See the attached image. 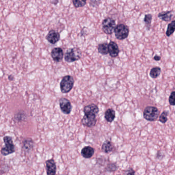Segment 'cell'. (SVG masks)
Returning <instances> with one entry per match:
<instances>
[{"mask_svg":"<svg viewBox=\"0 0 175 175\" xmlns=\"http://www.w3.org/2000/svg\"><path fill=\"white\" fill-rule=\"evenodd\" d=\"M74 78L71 75L64 76L60 84L61 92L63 94H66L71 91L74 87Z\"/></svg>","mask_w":175,"mask_h":175,"instance_id":"cell-1","label":"cell"},{"mask_svg":"<svg viewBox=\"0 0 175 175\" xmlns=\"http://www.w3.org/2000/svg\"><path fill=\"white\" fill-rule=\"evenodd\" d=\"M81 56V51L78 48H72L67 51L65 54L64 59L67 62L72 63L79 60Z\"/></svg>","mask_w":175,"mask_h":175,"instance_id":"cell-2","label":"cell"},{"mask_svg":"<svg viewBox=\"0 0 175 175\" xmlns=\"http://www.w3.org/2000/svg\"><path fill=\"white\" fill-rule=\"evenodd\" d=\"M159 115V109L155 106H147L143 112L144 118L148 121H155Z\"/></svg>","mask_w":175,"mask_h":175,"instance_id":"cell-3","label":"cell"},{"mask_svg":"<svg viewBox=\"0 0 175 175\" xmlns=\"http://www.w3.org/2000/svg\"><path fill=\"white\" fill-rule=\"evenodd\" d=\"M3 141L5 146L1 149V153L2 155L6 156L14 153L15 152V146L13 144L12 138L9 136H5L3 138Z\"/></svg>","mask_w":175,"mask_h":175,"instance_id":"cell-4","label":"cell"},{"mask_svg":"<svg viewBox=\"0 0 175 175\" xmlns=\"http://www.w3.org/2000/svg\"><path fill=\"white\" fill-rule=\"evenodd\" d=\"M129 28L128 26L123 24H120L116 26L114 32L115 36L117 39L123 40L129 36Z\"/></svg>","mask_w":175,"mask_h":175,"instance_id":"cell-5","label":"cell"},{"mask_svg":"<svg viewBox=\"0 0 175 175\" xmlns=\"http://www.w3.org/2000/svg\"><path fill=\"white\" fill-rule=\"evenodd\" d=\"M115 21L111 17H107L104 19L102 24V28L104 33L107 35H111L114 32L116 27Z\"/></svg>","mask_w":175,"mask_h":175,"instance_id":"cell-6","label":"cell"},{"mask_svg":"<svg viewBox=\"0 0 175 175\" xmlns=\"http://www.w3.org/2000/svg\"><path fill=\"white\" fill-rule=\"evenodd\" d=\"M96 116L93 114H84L82 119V124L86 127H94L97 123Z\"/></svg>","mask_w":175,"mask_h":175,"instance_id":"cell-7","label":"cell"},{"mask_svg":"<svg viewBox=\"0 0 175 175\" xmlns=\"http://www.w3.org/2000/svg\"><path fill=\"white\" fill-rule=\"evenodd\" d=\"M60 107L64 114H69L71 113L72 106L67 99L62 98L59 100Z\"/></svg>","mask_w":175,"mask_h":175,"instance_id":"cell-8","label":"cell"},{"mask_svg":"<svg viewBox=\"0 0 175 175\" xmlns=\"http://www.w3.org/2000/svg\"><path fill=\"white\" fill-rule=\"evenodd\" d=\"M51 56L56 62H60L63 58L64 53L62 49L60 47L54 48L51 52Z\"/></svg>","mask_w":175,"mask_h":175,"instance_id":"cell-9","label":"cell"},{"mask_svg":"<svg viewBox=\"0 0 175 175\" xmlns=\"http://www.w3.org/2000/svg\"><path fill=\"white\" fill-rule=\"evenodd\" d=\"M45 38L50 43L55 44L60 40V35L58 32L51 29L48 32Z\"/></svg>","mask_w":175,"mask_h":175,"instance_id":"cell-10","label":"cell"},{"mask_svg":"<svg viewBox=\"0 0 175 175\" xmlns=\"http://www.w3.org/2000/svg\"><path fill=\"white\" fill-rule=\"evenodd\" d=\"M46 170L48 175H54L56 174V167L54 159L48 160L45 162Z\"/></svg>","mask_w":175,"mask_h":175,"instance_id":"cell-11","label":"cell"},{"mask_svg":"<svg viewBox=\"0 0 175 175\" xmlns=\"http://www.w3.org/2000/svg\"><path fill=\"white\" fill-rule=\"evenodd\" d=\"M108 47H109V53L111 57L115 58L119 55V47L116 42L110 41L109 43L108 44Z\"/></svg>","mask_w":175,"mask_h":175,"instance_id":"cell-12","label":"cell"},{"mask_svg":"<svg viewBox=\"0 0 175 175\" xmlns=\"http://www.w3.org/2000/svg\"><path fill=\"white\" fill-rule=\"evenodd\" d=\"M95 149L91 146H85L81 150V153L84 158L89 159L93 156L94 155Z\"/></svg>","mask_w":175,"mask_h":175,"instance_id":"cell-13","label":"cell"},{"mask_svg":"<svg viewBox=\"0 0 175 175\" xmlns=\"http://www.w3.org/2000/svg\"><path fill=\"white\" fill-rule=\"evenodd\" d=\"M98 107L95 104H91L86 106L84 108V114H93L97 115L99 113Z\"/></svg>","mask_w":175,"mask_h":175,"instance_id":"cell-14","label":"cell"},{"mask_svg":"<svg viewBox=\"0 0 175 175\" xmlns=\"http://www.w3.org/2000/svg\"><path fill=\"white\" fill-rule=\"evenodd\" d=\"M173 15L174 13L173 11H167V12H161L159 13L158 16L161 20L165 22H168L171 20Z\"/></svg>","mask_w":175,"mask_h":175,"instance_id":"cell-15","label":"cell"},{"mask_svg":"<svg viewBox=\"0 0 175 175\" xmlns=\"http://www.w3.org/2000/svg\"><path fill=\"white\" fill-rule=\"evenodd\" d=\"M114 149V145L110 141H105L102 146V151L106 153H109L110 152H113Z\"/></svg>","mask_w":175,"mask_h":175,"instance_id":"cell-16","label":"cell"},{"mask_svg":"<svg viewBox=\"0 0 175 175\" xmlns=\"http://www.w3.org/2000/svg\"><path fill=\"white\" fill-rule=\"evenodd\" d=\"M105 119L108 122L111 123L116 118V113L112 109H109L105 112L104 114Z\"/></svg>","mask_w":175,"mask_h":175,"instance_id":"cell-17","label":"cell"},{"mask_svg":"<svg viewBox=\"0 0 175 175\" xmlns=\"http://www.w3.org/2000/svg\"><path fill=\"white\" fill-rule=\"evenodd\" d=\"M23 142V148L24 151L26 153H29V152H31L33 149V144H34L33 141L31 139H25Z\"/></svg>","mask_w":175,"mask_h":175,"instance_id":"cell-18","label":"cell"},{"mask_svg":"<svg viewBox=\"0 0 175 175\" xmlns=\"http://www.w3.org/2000/svg\"><path fill=\"white\" fill-rule=\"evenodd\" d=\"M108 44H109L107 43H104L99 44L98 47L99 52L103 55H106L109 54Z\"/></svg>","mask_w":175,"mask_h":175,"instance_id":"cell-19","label":"cell"},{"mask_svg":"<svg viewBox=\"0 0 175 175\" xmlns=\"http://www.w3.org/2000/svg\"><path fill=\"white\" fill-rule=\"evenodd\" d=\"M161 70L159 67H155L152 68L149 72V75L153 79L157 78L160 75Z\"/></svg>","mask_w":175,"mask_h":175,"instance_id":"cell-20","label":"cell"},{"mask_svg":"<svg viewBox=\"0 0 175 175\" xmlns=\"http://www.w3.org/2000/svg\"><path fill=\"white\" fill-rule=\"evenodd\" d=\"M175 30V21H173L168 25V29L166 32V35L167 36H171V35L174 33Z\"/></svg>","mask_w":175,"mask_h":175,"instance_id":"cell-21","label":"cell"},{"mask_svg":"<svg viewBox=\"0 0 175 175\" xmlns=\"http://www.w3.org/2000/svg\"><path fill=\"white\" fill-rule=\"evenodd\" d=\"M72 3L75 8H78L85 5L86 0H72Z\"/></svg>","mask_w":175,"mask_h":175,"instance_id":"cell-22","label":"cell"},{"mask_svg":"<svg viewBox=\"0 0 175 175\" xmlns=\"http://www.w3.org/2000/svg\"><path fill=\"white\" fill-rule=\"evenodd\" d=\"M168 114H169L168 111L167 110L164 111L159 117V121L162 123H166L168 121Z\"/></svg>","mask_w":175,"mask_h":175,"instance_id":"cell-23","label":"cell"},{"mask_svg":"<svg viewBox=\"0 0 175 175\" xmlns=\"http://www.w3.org/2000/svg\"><path fill=\"white\" fill-rule=\"evenodd\" d=\"M152 20V15L151 14H147V15H145L144 21L145 25L148 27V29L150 28Z\"/></svg>","mask_w":175,"mask_h":175,"instance_id":"cell-24","label":"cell"},{"mask_svg":"<svg viewBox=\"0 0 175 175\" xmlns=\"http://www.w3.org/2000/svg\"><path fill=\"white\" fill-rule=\"evenodd\" d=\"M117 166L116 163H109L106 168V171L109 172H113L117 169Z\"/></svg>","mask_w":175,"mask_h":175,"instance_id":"cell-25","label":"cell"},{"mask_svg":"<svg viewBox=\"0 0 175 175\" xmlns=\"http://www.w3.org/2000/svg\"><path fill=\"white\" fill-rule=\"evenodd\" d=\"M169 104L172 106H175V91L172 92L169 97Z\"/></svg>","mask_w":175,"mask_h":175,"instance_id":"cell-26","label":"cell"},{"mask_svg":"<svg viewBox=\"0 0 175 175\" xmlns=\"http://www.w3.org/2000/svg\"><path fill=\"white\" fill-rule=\"evenodd\" d=\"M24 114H22V113H17V114H16V116H15V119L17 120V121H21V120L22 121V118H24Z\"/></svg>","mask_w":175,"mask_h":175,"instance_id":"cell-27","label":"cell"},{"mask_svg":"<svg viewBox=\"0 0 175 175\" xmlns=\"http://www.w3.org/2000/svg\"><path fill=\"white\" fill-rule=\"evenodd\" d=\"M125 174L126 175H134L135 174V172L132 168H129L125 172Z\"/></svg>","mask_w":175,"mask_h":175,"instance_id":"cell-28","label":"cell"},{"mask_svg":"<svg viewBox=\"0 0 175 175\" xmlns=\"http://www.w3.org/2000/svg\"><path fill=\"white\" fill-rule=\"evenodd\" d=\"M153 59L155 60V61H160L161 60L160 56H159L158 55L155 56H153Z\"/></svg>","mask_w":175,"mask_h":175,"instance_id":"cell-29","label":"cell"},{"mask_svg":"<svg viewBox=\"0 0 175 175\" xmlns=\"http://www.w3.org/2000/svg\"><path fill=\"white\" fill-rule=\"evenodd\" d=\"M8 78V79L9 80H10V81H12V80L14 79V77L12 76V75H9Z\"/></svg>","mask_w":175,"mask_h":175,"instance_id":"cell-30","label":"cell"}]
</instances>
